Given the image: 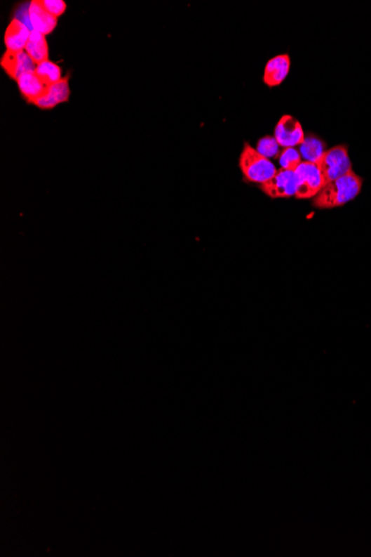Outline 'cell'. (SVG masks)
<instances>
[{"label":"cell","instance_id":"cell-1","mask_svg":"<svg viewBox=\"0 0 371 557\" xmlns=\"http://www.w3.org/2000/svg\"><path fill=\"white\" fill-rule=\"evenodd\" d=\"M363 183V178L358 176L355 171H349L347 175L323 187L313 197V206L321 209L342 207L360 194Z\"/></svg>","mask_w":371,"mask_h":557},{"label":"cell","instance_id":"cell-2","mask_svg":"<svg viewBox=\"0 0 371 557\" xmlns=\"http://www.w3.org/2000/svg\"><path fill=\"white\" fill-rule=\"evenodd\" d=\"M238 165L246 182L259 184V186L269 182L278 171L276 166L268 158L260 155L256 148L248 143L243 146Z\"/></svg>","mask_w":371,"mask_h":557},{"label":"cell","instance_id":"cell-3","mask_svg":"<svg viewBox=\"0 0 371 557\" xmlns=\"http://www.w3.org/2000/svg\"><path fill=\"white\" fill-rule=\"evenodd\" d=\"M317 166L321 169L326 185L347 175L349 171H353L348 147L346 145H339L326 150L318 162Z\"/></svg>","mask_w":371,"mask_h":557},{"label":"cell","instance_id":"cell-4","mask_svg":"<svg viewBox=\"0 0 371 557\" xmlns=\"http://www.w3.org/2000/svg\"><path fill=\"white\" fill-rule=\"evenodd\" d=\"M298 187H297L296 196L298 199H309L317 196L318 192L326 186L325 179L321 175V169H318L317 164L302 162L296 169Z\"/></svg>","mask_w":371,"mask_h":557},{"label":"cell","instance_id":"cell-5","mask_svg":"<svg viewBox=\"0 0 371 557\" xmlns=\"http://www.w3.org/2000/svg\"><path fill=\"white\" fill-rule=\"evenodd\" d=\"M297 187L296 171L281 169L269 182L260 185V190L271 198H288L296 196Z\"/></svg>","mask_w":371,"mask_h":557},{"label":"cell","instance_id":"cell-6","mask_svg":"<svg viewBox=\"0 0 371 557\" xmlns=\"http://www.w3.org/2000/svg\"><path fill=\"white\" fill-rule=\"evenodd\" d=\"M275 137L279 146L283 148H295L304 143V129L302 124L290 115H285L278 122L275 129Z\"/></svg>","mask_w":371,"mask_h":557},{"label":"cell","instance_id":"cell-7","mask_svg":"<svg viewBox=\"0 0 371 557\" xmlns=\"http://www.w3.org/2000/svg\"><path fill=\"white\" fill-rule=\"evenodd\" d=\"M0 66L11 79L17 81L18 78L22 77L25 74L35 72L37 64L28 56V53L25 51H6L0 59Z\"/></svg>","mask_w":371,"mask_h":557},{"label":"cell","instance_id":"cell-8","mask_svg":"<svg viewBox=\"0 0 371 557\" xmlns=\"http://www.w3.org/2000/svg\"><path fill=\"white\" fill-rule=\"evenodd\" d=\"M28 22L32 32L34 30L47 36L54 32L58 24V18L46 11L43 1L34 0L28 6Z\"/></svg>","mask_w":371,"mask_h":557},{"label":"cell","instance_id":"cell-9","mask_svg":"<svg viewBox=\"0 0 371 557\" xmlns=\"http://www.w3.org/2000/svg\"><path fill=\"white\" fill-rule=\"evenodd\" d=\"M70 96L69 78L64 77L58 83L49 86L41 98L32 105L41 110H53L57 105L68 102Z\"/></svg>","mask_w":371,"mask_h":557},{"label":"cell","instance_id":"cell-10","mask_svg":"<svg viewBox=\"0 0 371 557\" xmlns=\"http://www.w3.org/2000/svg\"><path fill=\"white\" fill-rule=\"evenodd\" d=\"M290 70V57L287 53L278 55L269 59L264 66V83L268 87H276L283 84Z\"/></svg>","mask_w":371,"mask_h":557},{"label":"cell","instance_id":"cell-11","mask_svg":"<svg viewBox=\"0 0 371 557\" xmlns=\"http://www.w3.org/2000/svg\"><path fill=\"white\" fill-rule=\"evenodd\" d=\"M32 30L22 20L15 18L6 28L4 43L7 51H22L26 48Z\"/></svg>","mask_w":371,"mask_h":557},{"label":"cell","instance_id":"cell-12","mask_svg":"<svg viewBox=\"0 0 371 557\" xmlns=\"http://www.w3.org/2000/svg\"><path fill=\"white\" fill-rule=\"evenodd\" d=\"M16 83L22 96L30 104H34L37 99L41 98L49 87L36 75L35 72L25 74L18 78Z\"/></svg>","mask_w":371,"mask_h":557},{"label":"cell","instance_id":"cell-13","mask_svg":"<svg viewBox=\"0 0 371 557\" xmlns=\"http://www.w3.org/2000/svg\"><path fill=\"white\" fill-rule=\"evenodd\" d=\"M25 51L37 65L49 60L48 43H47L46 36L41 32L32 30Z\"/></svg>","mask_w":371,"mask_h":557},{"label":"cell","instance_id":"cell-14","mask_svg":"<svg viewBox=\"0 0 371 557\" xmlns=\"http://www.w3.org/2000/svg\"><path fill=\"white\" fill-rule=\"evenodd\" d=\"M326 144L319 137L310 133L300 145V155L304 162L317 164L326 152Z\"/></svg>","mask_w":371,"mask_h":557},{"label":"cell","instance_id":"cell-15","mask_svg":"<svg viewBox=\"0 0 371 557\" xmlns=\"http://www.w3.org/2000/svg\"><path fill=\"white\" fill-rule=\"evenodd\" d=\"M35 72L36 75L41 78L47 86L58 83L59 80L64 78L62 75V72L60 66L50 60H46V62L38 64Z\"/></svg>","mask_w":371,"mask_h":557},{"label":"cell","instance_id":"cell-16","mask_svg":"<svg viewBox=\"0 0 371 557\" xmlns=\"http://www.w3.org/2000/svg\"><path fill=\"white\" fill-rule=\"evenodd\" d=\"M279 144L275 137L264 136L257 143L256 150L266 158H279Z\"/></svg>","mask_w":371,"mask_h":557},{"label":"cell","instance_id":"cell-17","mask_svg":"<svg viewBox=\"0 0 371 557\" xmlns=\"http://www.w3.org/2000/svg\"><path fill=\"white\" fill-rule=\"evenodd\" d=\"M302 163V155L295 148H283L279 155V164L283 169L295 171Z\"/></svg>","mask_w":371,"mask_h":557},{"label":"cell","instance_id":"cell-18","mask_svg":"<svg viewBox=\"0 0 371 557\" xmlns=\"http://www.w3.org/2000/svg\"><path fill=\"white\" fill-rule=\"evenodd\" d=\"M43 5L46 11L56 18L62 16L67 9V5L64 0H43Z\"/></svg>","mask_w":371,"mask_h":557}]
</instances>
